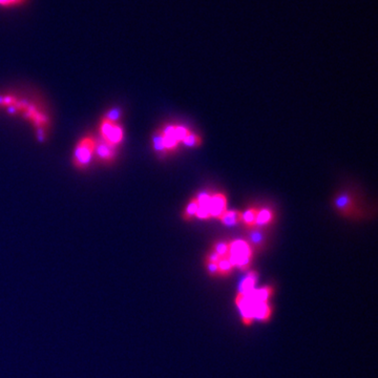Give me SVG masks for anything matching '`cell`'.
Listing matches in <instances>:
<instances>
[{"mask_svg": "<svg viewBox=\"0 0 378 378\" xmlns=\"http://www.w3.org/2000/svg\"><path fill=\"white\" fill-rule=\"evenodd\" d=\"M99 135L100 140L118 148L124 140V129L117 121H112L103 116L99 125Z\"/></svg>", "mask_w": 378, "mask_h": 378, "instance_id": "7a4b0ae2", "label": "cell"}, {"mask_svg": "<svg viewBox=\"0 0 378 378\" xmlns=\"http://www.w3.org/2000/svg\"><path fill=\"white\" fill-rule=\"evenodd\" d=\"M214 252L217 253L219 256L224 257L229 252V243L221 242V243L216 244V246L214 248Z\"/></svg>", "mask_w": 378, "mask_h": 378, "instance_id": "7c38bea8", "label": "cell"}, {"mask_svg": "<svg viewBox=\"0 0 378 378\" xmlns=\"http://www.w3.org/2000/svg\"><path fill=\"white\" fill-rule=\"evenodd\" d=\"M197 201H198V204L200 207H207L209 208V204H210V200H211V196L209 194H206V193H203V194H200L198 198H196Z\"/></svg>", "mask_w": 378, "mask_h": 378, "instance_id": "9a60e30c", "label": "cell"}, {"mask_svg": "<svg viewBox=\"0 0 378 378\" xmlns=\"http://www.w3.org/2000/svg\"><path fill=\"white\" fill-rule=\"evenodd\" d=\"M227 210V199L223 194H216L211 196L209 212L211 218L219 219Z\"/></svg>", "mask_w": 378, "mask_h": 378, "instance_id": "277c9868", "label": "cell"}, {"mask_svg": "<svg viewBox=\"0 0 378 378\" xmlns=\"http://www.w3.org/2000/svg\"><path fill=\"white\" fill-rule=\"evenodd\" d=\"M117 149L102 140L97 139L93 159H97L103 165H111L117 158Z\"/></svg>", "mask_w": 378, "mask_h": 378, "instance_id": "3957f363", "label": "cell"}, {"mask_svg": "<svg viewBox=\"0 0 378 378\" xmlns=\"http://www.w3.org/2000/svg\"><path fill=\"white\" fill-rule=\"evenodd\" d=\"M182 143L187 147H197L202 143V139H201L198 135L191 133L182 141Z\"/></svg>", "mask_w": 378, "mask_h": 378, "instance_id": "8fae6325", "label": "cell"}, {"mask_svg": "<svg viewBox=\"0 0 378 378\" xmlns=\"http://www.w3.org/2000/svg\"><path fill=\"white\" fill-rule=\"evenodd\" d=\"M196 217L200 220H208L211 218L210 216V212H209V208L207 207H200L199 206V209L197 211L196 214Z\"/></svg>", "mask_w": 378, "mask_h": 378, "instance_id": "2e32d148", "label": "cell"}, {"mask_svg": "<svg viewBox=\"0 0 378 378\" xmlns=\"http://www.w3.org/2000/svg\"><path fill=\"white\" fill-rule=\"evenodd\" d=\"M334 206L344 216H349L354 211V200L348 193L339 194L334 200Z\"/></svg>", "mask_w": 378, "mask_h": 378, "instance_id": "5b68a950", "label": "cell"}, {"mask_svg": "<svg viewBox=\"0 0 378 378\" xmlns=\"http://www.w3.org/2000/svg\"><path fill=\"white\" fill-rule=\"evenodd\" d=\"M189 134H191V132H189L186 127L181 125H175V138L179 142H182Z\"/></svg>", "mask_w": 378, "mask_h": 378, "instance_id": "4fadbf2b", "label": "cell"}, {"mask_svg": "<svg viewBox=\"0 0 378 378\" xmlns=\"http://www.w3.org/2000/svg\"><path fill=\"white\" fill-rule=\"evenodd\" d=\"M199 209V204H198V201L197 199H193L191 202H189V204L187 205L186 209H185V212H184V219L185 220H189L192 219L193 217H196V214L197 211Z\"/></svg>", "mask_w": 378, "mask_h": 378, "instance_id": "30bf717a", "label": "cell"}, {"mask_svg": "<svg viewBox=\"0 0 378 378\" xmlns=\"http://www.w3.org/2000/svg\"><path fill=\"white\" fill-rule=\"evenodd\" d=\"M97 139L93 135H85L82 137L75 146L72 162L77 169H85L88 167L94 157Z\"/></svg>", "mask_w": 378, "mask_h": 378, "instance_id": "6da1fadb", "label": "cell"}, {"mask_svg": "<svg viewBox=\"0 0 378 378\" xmlns=\"http://www.w3.org/2000/svg\"><path fill=\"white\" fill-rule=\"evenodd\" d=\"M28 0H0V9L13 10L21 8L27 4Z\"/></svg>", "mask_w": 378, "mask_h": 378, "instance_id": "9c48e42d", "label": "cell"}, {"mask_svg": "<svg viewBox=\"0 0 378 378\" xmlns=\"http://www.w3.org/2000/svg\"><path fill=\"white\" fill-rule=\"evenodd\" d=\"M273 220V212L268 208L259 209L257 211L256 221H255V227H263L267 226Z\"/></svg>", "mask_w": 378, "mask_h": 378, "instance_id": "52a82bcc", "label": "cell"}, {"mask_svg": "<svg viewBox=\"0 0 378 378\" xmlns=\"http://www.w3.org/2000/svg\"><path fill=\"white\" fill-rule=\"evenodd\" d=\"M219 219L224 225L234 226L242 221V212L236 210H226Z\"/></svg>", "mask_w": 378, "mask_h": 378, "instance_id": "8992f818", "label": "cell"}, {"mask_svg": "<svg viewBox=\"0 0 378 378\" xmlns=\"http://www.w3.org/2000/svg\"><path fill=\"white\" fill-rule=\"evenodd\" d=\"M250 239H251L252 243H254L256 245H261L263 243V240H264V235L261 232V230H258L255 227H253L252 231L250 232Z\"/></svg>", "mask_w": 378, "mask_h": 378, "instance_id": "5bb4252c", "label": "cell"}, {"mask_svg": "<svg viewBox=\"0 0 378 378\" xmlns=\"http://www.w3.org/2000/svg\"><path fill=\"white\" fill-rule=\"evenodd\" d=\"M257 211L258 209L252 207V208L247 209L245 212H242V222L244 223V225L246 227H249V228L255 227Z\"/></svg>", "mask_w": 378, "mask_h": 378, "instance_id": "ba28073f", "label": "cell"}]
</instances>
